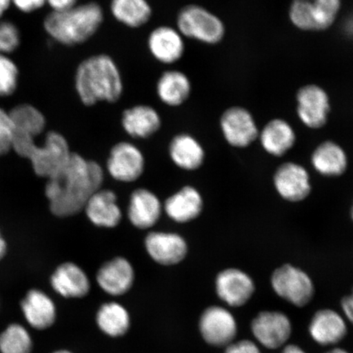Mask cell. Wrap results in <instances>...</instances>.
<instances>
[{"label":"cell","instance_id":"52a82bcc","mask_svg":"<svg viewBox=\"0 0 353 353\" xmlns=\"http://www.w3.org/2000/svg\"><path fill=\"white\" fill-rule=\"evenodd\" d=\"M270 282L277 296L294 306L307 305L315 295V285L311 276L291 263L276 268L272 273Z\"/></svg>","mask_w":353,"mask_h":353},{"label":"cell","instance_id":"d6986e66","mask_svg":"<svg viewBox=\"0 0 353 353\" xmlns=\"http://www.w3.org/2000/svg\"><path fill=\"white\" fill-rule=\"evenodd\" d=\"M163 206L160 199L147 188L135 189L132 192L128 219L132 226L145 230L154 226L161 217Z\"/></svg>","mask_w":353,"mask_h":353},{"label":"cell","instance_id":"f6af8a7d","mask_svg":"<svg viewBox=\"0 0 353 353\" xmlns=\"http://www.w3.org/2000/svg\"><path fill=\"white\" fill-rule=\"evenodd\" d=\"M350 217H351L352 220L353 221V201H352V205L351 210H350Z\"/></svg>","mask_w":353,"mask_h":353},{"label":"cell","instance_id":"7bdbcfd3","mask_svg":"<svg viewBox=\"0 0 353 353\" xmlns=\"http://www.w3.org/2000/svg\"><path fill=\"white\" fill-rule=\"evenodd\" d=\"M325 353H350L346 350H342V348H334V350H331Z\"/></svg>","mask_w":353,"mask_h":353},{"label":"cell","instance_id":"277c9868","mask_svg":"<svg viewBox=\"0 0 353 353\" xmlns=\"http://www.w3.org/2000/svg\"><path fill=\"white\" fill-rule=\"evenodd\" d=\"M176 28L185 39L207 46L220 43L226 35V26L223 20L196 3H190L181 8L176 17Z\"/></svg>","mask_w":353,"mask_h":353},{"label":"cell","instance_id":"d6a6232c","mask_svg":"<svg viewBox=\"0 0 353 353\" xmlns=\"http://www.w3.org/2000/svg\"><path fill=\"white\" fill-rule=\"evenodd\" d=\"M20 70L10 55L0 54V98L15 94L19 85Z\"/></svg>","mask_w":353,"mask_h":353},{"label":"cell","instance_id":"8fae6325","mask_svg":"<svg viewBox=\"0 0 353 353\" xmlns=\"http://www.w3.org/2000/svg\"><path fill=\"white\" fill-rule=\"evenodd\" d=\"M256 285L248 273L238 268H228L215 278V291L228 306L240 307L254 296Z\"/></svg>","mask_w":353,"mask_h":353},{"label":"cell","instance_id":"ac0fdd59","mask_svg":"<svg viewBox=\"0 0 353 353\" xmlns=\"http://www.w3.org/2000/svg\"><path fill=\"white\" fill-rule=\"evenodd\" d=\"M123 131L132 139H147L162 126L158 110L148 104H136L123 110L121 119Z\"/></svg>","mask_w":353,"mask_h":353},{"label":"cell","instance_id":"4316f807","mask_svg":"<svg viewBox=\"0 0 353 353\" xmlns=\"http://www.w3.org/2000/svg\"><path fill=\"white\" fill-rule=\"evenodd\" d=\"M263 149L274 157L288 153L296 143V132L288 121L281 118L272 119L259 131V139Z\"/></svg>","mask_w":353,"mask_h":353},{"label":"cell","instance_id":"b9f144b4","mask_svg":"<svg viewBox=\"0 0 353 353\" xmlns=\"http://www.w3.org/2000/svg\"><path fill=\"white\" fill-rule=\"evenodd\" d=\"M7 252V245L6 241H4L1 233H0V260H1Z\"/></svg>","mask_w":353,"mask_h":353},{"label":"cell","instance_id":"60d3db41","mask_svg":"<svg viewBox=\"0 0 353 353\" xmlns=\"http://www.w3.org/2000/svg\"><path fill=\"white\" fill-rule=\"evenodd\" d=\"M281 353H306L301 347L294 344H290L287 345Z\"/></svg>","mask_w":353,"mask_h":353},{"label":"cell","instance_id":"7a4b0ae2","mask_svg":"<svg viewBox=\"0 0 353 353\" xmlns=\"http://www.w3.org/2000/svg\"><path fill=\"white\" fill-rule=\"evenodd\" d=\"M74 82L78 98L85 107L99 103H116L125 91L121 69L107 54L91 55L81 61Z\"/></svg>","mask_w":353,"mask_h":353},{"label":"cell","instance_id":"9a60e30c","mask_svg":"<svg viewBox=\"0 0 353 353\" xmlns=\"http://www.w3.org/2000/svg\"><path fill=\"white\" fill-rule=\"evenodd\" d=\"M144 246L149 257L162 266L182 263L188 254L187 241L175 232H149L145 238Z\"/></svg>","mask_w":353,"mask_h":353},{"label":"cell","instance_id":"83f0119b","mask_svg":"<svg viewBox=\"0 0 353 353\" xmlns=\"http://www.w3.org/2000/svg\"><path fill=\"white\" fill-rule=\"evenodd\" d=\"M169 154L172 161L180 169L194 171L204 164L205 152L195 137L181 132L171 139Z\"/></svg>","mask_w":353,"mask_h":353},{"label":"cell","instance_id":"d4e9b609","mask_svg":"<svg viewBox=\"0 0 353 353\" xmlns=\"http://www.w3.org/2000/svg\"><path fill=\"white\" fill-rule=\"evenodd\" d=\"M308 330L313 341L322 346L341 342L347 334L345 321L337 312L327 308L313 315Z\"/></svg>","mask_w":353,"mask_h":353},{"label":"cell","instance_id":"5bb4252c","mask_svg":"<svg viewBox=\"0 0 353 353\" xmlns=\"http://www.w3.org/2000/svg\"><path fill=\"white\" fill-rule=\"evenodd\" d=\"M185 39L176 28L158 26L150 32L147 47L149 54L159 63L170 65L183 59L186 52Z\"/></svg>","mask_w":353,"mask_h":353},{"label":"cell","instance_id":"e575fe53","mask_svg":"<svg viewBox=\"0 0 353 353\" xmlns=\"http://www.w3.org/2000/svg\"><path fill=\"white\" fill-rule=\"evenodd\" d=\"M14 129L10 112L0 107V157L12 150Z\"/></svg>","mask_w":353,"mask_h":353},{"label":"cell","instance_id":"1f68e13d","mask_svg":"<svg viewBox=\"0 0 353 353\" xmlns=\"http://www.w3.org/2000/svg\"><path fill=\"white\" fill-rule=\"evenodd\" d=\"M33 346L32 335L21 324L8 325L0 333V353H32Z\"/></svg>","mask_w":353,"mask_h":353},{"label":"cell","instance_id":"7402d4cb","mask_svg":"<svg viewBox=\"0 0 353 353\" xmlns=\"http://www.w3.org/2000/svg\"><path fill=\"white\" fill-rule=\"evenodd\" d=\"M192 92L191 79L182 70H164L159 77L156 94L159 100L167 107L179 108L187 103Z\"/></svg>","mask_w":353,"mask_h":353},{"label":"cell","instance_id":"ab89813d","mask_svg":"<svg viewBox=\"0 0 353 353\" xmlns=\"http://www.w3.org/2000/svg\"><path fill=\"white\" fill-rule=\"evenodd\" d=\"M12 0H0V20L3 19L4 14L10 10Z\"/></svg>","mask_w":353,"mask_h":353},{"label":"cell","instance_id":"f1b7e54d","mask_svg":"<svg viewBox=\"0 0 353 353\" xmlns=\"http://www.w3.org/2000/svg\"><path fill=\"white\" fill-rule=\"evenodd\" d=\"M10 112L15 140H35L46 128V118L41 110L29 103H21Z\"/></svg>","mask_w":353,"mask_h":353},{"label":"cell","instance_id":"ffe728a7","mask_svg":"<svg viewBox=\"0 0 353 353\" xmlns=\"http://www.w3.org/2000/svg\"><path fill=\"white\" fill-rule=\"evenodd\" d=\"M50 284L57 294L65 299H82L90 294L91 284L87 273L79 265L66 262L56 268Z\"/></svg>","mask_w":353,"mask_h":353},{"label":"cell","instance_id":"74e56055","mask_svg":"<svg viewBox=\"0 0 353 353\" xmlns=\"http://www.w3.org/2000/svg\"><path fill=\"white\" fill-rule=\"evenodd\" d=\"M79 0H46L51 12H63L77 6Z\"/></svg>","mask_w":353,"mask_h":353},{"label":"cell","instance_id":"8d00e7d4","mask_svg":"<svg viewBox=\"0 0 353 353\" xmlns=\"http://www.w3.org/2000/svg\"><path fill=\"white\" fill-rule=\"evenodd\" d=\"M224 353H261V351L254 342L244 339L229 344Z\"/></svg>","mask_w":353,"mask_h":353},{"label":"cell","instance_id":"f35d334b","mask_svg":"<svg viewBox=\"0 0 353 353\" xmlns=\"http://www.w3.org/2000/svg\"><path fill=\"white\" fill-rule=\"evenodd\" d=\"M341 307L348 321L353 324V289L350 294L342 299Z\"/></svg>","mask_w":353,"mask_h":353},{"label":"cell","instance_id":"836d02e7","mask_svg":"<svg viewBox=\"0 0 353 353\" xmlns=\"http://www.w3.org/2000/svg\"><path fill=\"white\" fill-rule=\"evenodd\" d=\"M21 34L11 21L0 20V54L10 55L21 46Z\"/></svg>","mask_w":353,"mask_h":353},{"label":"cell","instance_id":"2e32d148","mask_svg":"<svg viewBox=\"0 0 353 353\" xmlns=\"http://www.w3.org/2000/svg\"><path fill=\"white\" fill-rule=\"evenodd\" d=\"M251 330L263 347L276 350L288 341L292 333V324L283 312L263 311L252 321Z\"/></svg>","mask_w":353,"mask_h":353},{"label":"cell","instance_id":"484cf974","mask_svg":"<svg viewBox=\"0 0 353 353\" xmlns=\"http://www.w3.org/2000/svg\"><path fill=\"white\" fill-rule=\"evenodd\" d=\"M203 209L204 200L201 192L189 185L168 198L164 205L168 217L178 223H187L196 219Z\"/></svg>","mask_w":353,"mask_h":353},{"label":"cell","instance_id":"8992f818","mask_svg":"<svg viewBox=\"0 0 353 353\" xmlns=\"http://www.w3.org/2000/svg\"><path fill=\"white\" fill-rule=\"evenodd\" d=\"M341 7V0H292L289 19L303 32H324L334 25Z\"/></svg>","mask_w":353,"mask_h":353},{"label":"cell","instance_id":"9c48e42d","mask_svg":"<svg viewBox=\"0 0 353 353\" xmlns=\"http://www.w3.org/2000/svg\"><path fill=\"white\" fill-rule=\"evenodd\" d=\"M296 112L299 121L310 130H320L327 125L330 113V97L323 88L309 83L296 94Z\"/></svg>","mask_w":353,"mask_h":353},{"label":"cell","instance_id":"ee69618b","mask_svg":"<svg viewBox=\"0 0 353 353\" xmlns=\"http://www.w3.org/2000/svg\"><path fill=\"white\" fill-rule=\"evenodd\" d=\"M52 353H73V352L68 351V350H57Z\"/></svg>","mask_w":353,"mask_h":353},{"label":"cell","instance_id":"f546056e","mask_svg":"<svg viewBox=\"0 0 353 353\" xmlns=\"http://www.w3.org/2000/svg\"><path fill=\"white\" fill-rule=\"evenodd\" d=\"M109 10L114 20L130 29L143 28L153 15L148 0H110Z\"/></svg>","mask_w":353,"mask_h":353},{"label":"cell","instance_id":"e0dca14e","mask_svg":"<svg viewBox=\"0 0 353 353\" xmlns=\"http://www.w3.org/2000/svg\"><path fill=\"white\" fill-rule=\"evenodd\" d=\"M134 281V268L129 260L122 256L105 262L96 274V281L100 288L113 297H120L129 292Z\"/></svg>","mask_w":353,"mask_h":353},{"label":"cell","instance_id":"d590c367","mask_svg":"<svg viewBox=\"0 0 353 353\" xmlns=\"http://www.w3.org/2000/svg\"><path fill=\"white\" fill-rule=\"evenodd\" d=\"M12 4L21 12L30 14L42 10L46 6V0H12Z\"/></svg>","mask_w":353,"mask_h":353},{"label":"cell","instance_id":"6da1fadb","mask_svg":"<svg viewBox=\"0 0 353 353\" xmlns=\"http://www.w3.org/2000/svg\"><path fill=\"white\" fill-rule=\"evenodd\" d=\"M104 172L99 163L72 152L59 173L48 179L46 195L52 214L68 218L81 213L103 186Z\"/></svg>","mask_w":353,"mask_h":353},{"label":"cell","instance_id":"603a6c76","mask_svg":"<svg viewBox=\"0 0 353 353\" xmlns=\"http://www.w3.org/2000/svg\"><path fill=\"white\" fill-rule=\"evenodd\" d=\"M83 211L88 220L99 228H116L123 217L117 194L109 189H100L95 192L87 202Z\"/></svg>","mask_w":353,"mask_h":353},{"label":"cell","instance_id":"3957f363","mask_svg":"<svg viewBox=\"0 0 353 353\" xmlns=\"http://www.w3.org/2000/svg\"><path fill=\"white\" fill-rule=\"evenodd\" d=\"M105 20L101 4L94 1L77 4L63 12H50L43 28L52 41L66 47L81 46L99 32Z\"/></svg>","mask_w":353,"mask_h":353},{"label":"cell","instance_id":"cb8c5ba5","mask_svg":"<svg viewBox=\"0 0 353 353\" xmlns=\"http://www.w3.org/2000/svg\"><path fill=\"white\" fill-rule=\"evenodd\" d=\"M311 165L317 173L325 178H338L346 173L350 161L341 145L326 140L313 150Z\"/></svg>","mask_w":353,"mask_h":353},{"label":"cell","instance_id":"44dd1931","mask_svg":"<svg viewBox=\"0 0 353 353\" xmlns=\"http://www.w3.org/2000/svg\"><path fill=\"white\" fill-rule=\"evenodd\" d=\"M24 319L30 327L46 330L52 327L57 320V307L48 295L41 290H30L21 302Z\"/></svg>","mask_w":353,"mask_h":353},{"label":"cell","instance_id":"5b68a950","mask_svg":"<svg viewBox=\"0 0 353 353\" xmlns=\"http://www.w3.org/2000/svg\"><path fill=\"white\" fill-rule=\"evenodd\" d=\"M72 154L65 137L59 132L50 131L42 145L30 143L19 156L28 159L35 174L48 179L63 169Z\"/></svg>","mask_w":353,"mask_h":353},{"label":"cell","instance_id":"4fadbf2b","mask_svg":"<svg viewBox=\"0 0 353 353\" xmlns=\"http://www.w3.org/2000/svg\"><path fill=\"white\" fill-rule=\"evenodd\" d=\"M107 169L109 174L119 182H135L144 173V154L134 143L127 141L119 142L110 149Z\"/></svg>","mask_w":353,"mask_h":353},{"label":"cell","instance_id":"4dcf8cb0","mask_svg":"<svg viewBox=\"0 0 353 353\" xmlns=\"http://www.w3.org/2000/svg\"><path fill=\"white\" fill-rule=\"evenodd\" d=\"M96 323L101 332L108 337L125 336L131 326L130 312L117 302L105 303L97 312Z\"/></svg>","mask_w":353,"mask_h":353},{"label":"cell","instance_id":"7c38bea8","mask_svg":"<svg viewBox=\"0 0 353 353\" xmlns=\"http://www.w3.org/2000/svg\"><path fill=\"white\" fill-rule=\"evenodd\" d=\"M272 180L278 195L290 203L305 201L312 191L310 174L305 167L296 162L282 163Z\"/></svg>","mask_w":353,"mask_h":353},{"label":"cell","instance_id":"ba28073f","mask_svg":"<svg viewBox=\"0 0 353 353\" xmlns=\"http://www.w3.org/2000/svg\"><path fill=\"white\" fill-rule=\"evenodd\" d=\"M219 126L224 139L232 148H249L259 139V130L253 114L241 105L225 110Z\"/></svg>","mask_w":353,"mask_h":353},{"label":"cell","instance_id":"30bf717a","mask_svg":"<svg viewBox=\"0 0 353 353\" xmlns=\"http://www.w3.org/2000/svg\"><path fill=\"white\" fill-rule=\"evenodd\" d=\"M201 337L209 345L223 347L232 343L236 337L237 323L232 313L222 306L205 309L199 320Z\"/></svg>","mask_w":353,"mask_h":353}]
</instances>
